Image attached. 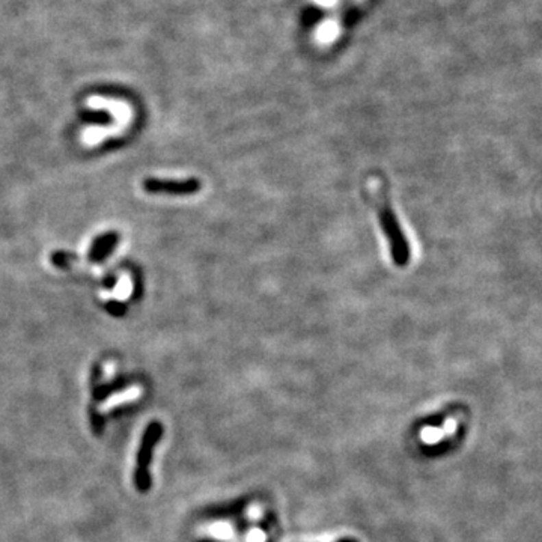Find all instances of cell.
<instances>
[{
	"mask_svg": "<svg viewBox=\"0 0 542 542\" xmlns=\"http://www.w3.org/2000/svg\"><path fill=\"white\" fill-rule=\"evenodd\" d=\"M378 220L381 229H383V234L387 236L389 247H391V255L395 265L406 267L410 262L411 250L406 235L402 232L398 217L395 216V212L392 211L391 207H387V204H384L383 207L380 208Z\"/></svg>",
	"mask_w": 542,
	"mask_h": 542,
	"instance_id": "6da1fadb",
	"label": "cell"
},
{
	"mask_svg": "<svg viewBox=\"0 0 542 542\" xmlns=\"http://www.w3.org/2000/svg\"><path fill=\"white\" fill-rule=\"evenodd\" d=\"M163 426L160 422H152L145 431L142 439V446L137 455V465H136V486L139 491H148L151 486V475H149V465L152 460V452L157 443L162 439Z\"/></svg>",
	"mask_w": 542,
	"mask_h": 542,
	"instance_id": "7a4b0ae2",
	"label": "cell"
},
{
	"mask_svg": "<svg viewBox=\"0 0 542 542\" xmlns=\"http://www.w3.org/2000/svg\"><path fill=\"white\" fill-rule=\"evenodd\" d=\"M365 0H341V2L336 3V10L330 17H327L324 21H321V25L318 26L315 32V41L321 47H328L333 42L339 40L341 32H342V25L343 19L348 11H353L356 6L363 3Z\"/></svg>",
	"mask_w": 542,
	"mask_h": 542,
	"instance_id": "3957f363",
	"label": "cell"
},
{
	"mask_svg": "<svg viewBox=\"0 0 542 542\" xmlns=\"http://www.w3.org/2000/svg\"><path fill=\"white\" fill-rule=\"evenodd\" d=\"M142 187L149 195H171V196H192L202 188L197 178L187 180H162L147 178L143 180Z\"/></svg>",
	"mask_w": 542,
	"mask_h": 542,
	"instance_id": "277c9868",
	"label": "cell"
},
{
	"mask_svg": "<svg viewBox=\"0 0 542 542\" xmlns=\"http://www.w3.org/2000/svg\"><path fill=\"white\" fill-rule=\"evenodd\" d=\"M119 241V235L116 232H108L98 236L94 240L93 246L89 249V261L90 262H101L106 258L112 255L113 249L116 247Z\"/></svg>",
	"mask_w": 542,
	"mask_h": 542,
	"instance_id": "5b68a950",
	"label": "cell"
},
{
	"mask_svg": "<svg viewBox=\"0 0 542 542\" xmlns=\"http://www.w3.org/2000/svg\"><path fill=\"white\" fill-rule=\"evenodd\" d=\"M74 256L71 254H68V251H55V254L51 255V262L58 269H68V265H70L71 261H74Z\"/></svg>",
	"mask_w": 542,
	"mask_h": 542,
	"instance_id": "8992f818",
	"label": "cell"
},
{
	"mask_svg": "<svg viewBox=\"0 0 542 542\" xmlns=\"http://www.w3.org/2000/svg\"><path fill=\"white\" fill-rule=\"evenodd\" d=\"M136 395H137V392L133 391V389H130V391H127L125 393H122V395L119 393L116 396H113V398H109V401L106 402V407H110V406H114V404H119V402H124L127 399H132V398H134Z\"/></svg>",
	"mask_w": 542,
	"mask_h": 542,
	"instance_id": "52a82bcc",
	"label": "cell"
},
{
	"mask_svg": "<svg viewBox=\"0 0 542 542\" xmlns=\"http://www.w3.org/2000/svg\"><path fill=\"white\" fill-rule=\"evenodd\" d=\"M106 309H108L109 314H112L113 317H124L127 312V306L121 301H109Z\"/></svg>",
	"mask_w": 542,
	"mask_h": 542,
	"instance_id": "ba28073f",
	"label": "cell"
},
{
	"mask_svg": "<svg viewBox=\"0 0 542 542\" xmlns=\"http://www.w3.org/2000/svg\"><path fill=\"white\" fill-rule=\"evenodd\" d=\"M314 2L321 6H333L338 3V0H314Z\"/></svg>",
	"mask_w": 542,
	"mask_h": 542,
	"instance_id": "9c48e42d",
	"label": "cell"
},
{
	"mask_svg": "<svg viewBox=\"0 0 542 542\" xmlns=\"http://www.w3.org/2000/svg\"><path fill=\"white\" fill-rule=\"evenodd\" d=\"M336 542H358L357 539H354V538H343V539H341V541H336Z\"/></svg>",
	"mask_w": 542,
	"mask_h": 542,
	"instance_id": "30bf717a",
	"label": "cell"
}]
</instances>
